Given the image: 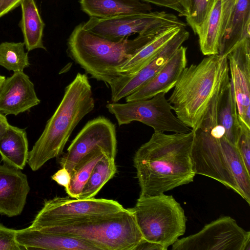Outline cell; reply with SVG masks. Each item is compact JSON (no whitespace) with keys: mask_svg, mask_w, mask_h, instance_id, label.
<instances>
[{"mask_svg":"<svg viewBox=\"0 0 250 250\" xmlns=\"http://www.w3.org/2000/svg\"><path fill=\"white\" fill-rule=\"evenodd\" d=\"M195 132L167 134L154 132L136 151L133 163L140 187L139 196H152L193 181L191 159Z\"/></svg>","mask_w":250,"mask_h":250,"instance_id":"obj_1","label":"cell"},{"mask_svg":"<svg viewBox=\"0 0 250 250\" xmlns=\"http://www.w3.org/2000/svg\"><path fill=\"white\" fill-rule=\"evenodd\" d=\"M226 56L214 54L185 67L167 100L177 118L192 130L200 128L216 93L229 77Z\"/></svg>","mask_w":250,"mask_h":250,"instance_id":"obj_2","label":"cell"},{"mask_svg":"<svg viewBox=\"0 0 250 250\" xmlns=\"http://www.w3.org/2000/svg\"><path fill=\"white\" fill-rule=\"evenodd\" d=\"M95 106L87 75L78 73L65 88L63 98L29 151L27 164L33 171L60 156L73 130Z\"/></svg>","mask_w":250,"mask_h":250,"instance_id":"obj_3","label":"cell"},{"mask_svg":"<svg viewBox=\"0 0 250 250\" xmlns=\"http://www.w3.org/2000/svg\"><path fill=\"white\" fill-rule=\"evenodd\" d=\"M160 33L114 41L85 30L81 23L68 40L67 51L70 57L86 73L109 85L121 76V66Z\"/></svg>","mask_w":250,"mask_h":250,"instance_id":"obj_4","label":"cell"},{"mask_svg":"<svg viewBox=\"0 0 250 250\" xmlns=\"http://www.w3.org/2000/svg\"><path fill=\"white\" fill-rule=\"evenodd\" d=\"M191 159L195 174L216 180L250 203V173L234 145L198 129L194 131Z\"/></svg>","mask_w":250,"mask_h":250,"instance_id":"obj_5","label":"cell"},{"mask_svg":"<svg viewBox=\"0 0 250 250\" xmlns=\"http://www.w3.org/2000/svg\"><path fill=\"white\" fill-rule=\"evenodd\" d=\"M37 229L82 240L98 250H134L144 238L132 208Z\"/></svg>","mask_w":250,"mask_h":250,"instance_id":"obj_6","label":"cell"},{"mask_svg":"<svg viewBox=\"0 0 250 250\" xmlns=\"http://www.w3.org/2000/svg\"><path fill=\"white\" fill-rule=\"evenodd\" d=\"M144 239L168 248L184 234L187 217L172 196H139L132 208Z\"/></svg>","mask_w":250,"mask_h":250,"instance_id":"obj_7","label":"cell"},{"mask_svg":"<svg viewBox=\"0 0 250 250\" xmlns=\"http://www.w3.org/2000/svg\"><path fill=\"white\" fill-rule=\"evenodd\" d=\"M82 24L85 30L114 41L126 39L136 33L145 35L160 33L174 25L186 27V24L174 14L163 11L107 19L90 17Z\"/></svg>","mask_w":250,"mask_h":250,"instance_id":"obj_8","label":"cell"},{"mask_svg":"<svg viewBox=\"0 0 250 250\" xmlns=\"http://www.w3.org/2000/svg\"><path fill=\"white\" fill-rule=\"evenodd\" d=\"M165 95L162 92L149 99L124 104L109 103L106 106L119 125L138 121L153 128L154 132H190L192 129L173 114L172 107Z\"/></svg>","mask_w":250,"mask_h":250,"instance_id":"obj_9","label":"cell"},{"mask_svg":"<svg viewBox=\"0 0 250 250\" xmlns=\"http://www.w3.org/2000/svg\"><path fill=\"white\" fill-rule=\"evenodd\" d=\"M172 250H250V232L227 216L206 225L198 232L178 239Z\"/></svg>","mask_w":250,"mask_h":250,"instance_id":"obj_10","label":"cell"},{"mask_svg":"<svg viewBox=\"0 0 250 250\" xmlns=\"http://www.w3.org/2000/svg\"><path fill=\"white\" fill-rule=\"evenodd\" d=\"M118 202L94 197L81 199L55 197L45 200L30 227L41 229L60 225L91 215L108 213L124 209Z\"/></svg>","mask_w":250,"mask_h":250,"instance_id":"obj_11","label":"cell"},{"mask_svg":"<svg viewBox=\"0 0 250 250\" xmlns=\"http://www.w3.org/2000/svg\"><path fill=\"white\" fill-rule=\"evenodd\" d=\"M117 145L115 125L108 119L99 116L85 125L59 163L62 167L66 169L71 174L78 163L96 148H102L107 156L115 159Z\"/></svg>","mask_w":250,"mask_h":250,"instance_id":"obj_12","label":"cell"},{"mask_svg":"<svg viewBox=\"0 0 250 250\" xmlns=\"http://www.w3.org/2000/svg\"><path fill=\"white\" fill-rule=\"evenodd\" d=\"M186 27L175 35L142 68L132 75H121L109 84L111 99L116 103L138 90L150 81L189 37Z\"/></svg>","mask_w":250,"mask_h":250,"instance_id":"obj_13","label":"cell"},{"mask_svg":"<svg viewBox=\"0 0 250 250\" xmlns=\"http://www.w3.org/2000/svg\"><path fill=\"white\" fill-rule=\"evenodd\" d=\"M250 39L237 43L227 58L230 71L239 120L250 128Z\"/></svg>","mask_w":250,"mask_h":250,"instance_id":"obj_14","label":"cell"},{"mask_svg":"<svg viewBox=\"0 0 250 250\" xmlns=\"http://www.w3.org/2000/svg\"><path fill=\"white\" fill-rule=\"evenodd\" d=\"M40 103L33 83L23 71L5 79L0 89V112L17 116Z\"/></svg>","mask_w":250,"mask_h":250,"instance_id":"obj_15","label":"cell"},{"mask_svg":"<svg viewBox=\"0 0 250 250\" xmlns=\"http://www.w3.org/2000/svg\"><path fill=\"white\" fill-rule=\"evenodd\" d=\"M30 191L27 176L21 169L0 164V213L9 217L21 214Z\"/></svg>","mask_w":250,"mask_h":250,"instance_id":"obj_16","label":"cell"},{"mask_svg":"<svg viewBox=\"0 0 250 250\" xmlns=\"http://www.w3.org/2000/svg\"><path fill=\"white\" fill-rule=\"evenodd\" d=\"M186 47L181 45L159 71L144 85L125 97L126 102L147 100L173 88L187 63Z\"/></svg>","mask_w":250,"mask_h":250,"instance_id":"obj_17","label":"cell"},{"mask_svg":"<svg viewBox=\"0 0 250 250\" xmlns=\"http://www.w3.org/2000/svg\"><path fill=\"white\" fill-rule=\"evenodd\" d=\"M16 239L22 250H98L78 238L30 227L16 230Z\"/></svg>","mask_w":250,"mask_h":250,"instance_id":"obj_18","label":"cell"},{"mask_svg":"<svg viewBox=\"0 0 250 250\" xmlns=\"http://www.w3.org/2000/svg\"><path fill=\"white\" fill-rule=\"evenodd\" d=\"M82 10L90 16L107 19L150 12L149 3L139 0H80Z\"/></svg>","mask_w":250,"mask_h":250,"instance_id":"obj_19","label":"cell"},{"mask_svg":"<svg viewBox=\"0 0 250 250\" xmlns=\"http://www.w3.org/2000/svg\"><path fill=\"white\" fill-rule=\"evenodd\" d=\"M217 121L218 125L225 129V137L236 146L240 123L233 86L229 77L226 79L219 92Z\"/></svg>","mask_w":250,"mask_h":250,"instance_id":"obj_20","label":"cell"},{"mask_svg":"<svg viewBox=\"0 0 250 250\" xmlns=\"http://www.w3.org/2000/svg\"><path fill=\"white\" fill-rule=\"evenodd\" d=\"M250 0H238L220 42L219 54L227 57L239 42L250 38Z\"/></svg>","mask_w":250,"mask_h":250,"instance_id":"obj_21","label":"cell"},{"mask_svg":"<svg viewBox=\"0 0 250 250\" xmlns=\"http://www.w3.org/2000/svg\"><path fill=\"white\" fill-rule=\"evenodd\" d=\"M222 23V0H212L209 9L195 34L204 55L218 54Z\"/></svg>","mask_w":250,"mask_h":250,"instance_id":"obj_22","label":"cell"},{"mask_svg":"<svg viewBox=\"0 0 250 250\" xmlns=\"http://www.w3.org/2000/svg\"><path fill=\"white\" fill-rule=\"evenodd\" d=\"M28 142L25 129L10 125L0 140V155L4 164L21 170L27 161Z\"/></svg>","mask_w":250,"mask_h":250,"instance_id":"obj_23","label":"cell"},{"mask_svg":"<svg viewBox=\"0 0 250 250\" xmlns=\"http://www.w3.org/2000/svg\"><path fill=\"white\" fill-rule=\"evenodd\" d=\"M182 27L172 26L157 35L121 66L119 69L121 75H132L137 72L179 32Z\"/></svg>","mask_w":250,"mask_h":250,"instance_id":"obj_24","label":"cell"},{"mask_svg":"<svg viewBox=\"0 0 250 250\" xmlns=\"http://www.w3.org/2000/svg\"><path fill=\"white\" fill-rule=\"evenodd\" d=\"M20 5L21 19L19 25L23 34L26 49L28 51L37 48L46 50L42 41L45 24L35 0H22Z\"/></svg>","mask_w":250,"mask_h":250,"instance_id":"obj_25","label":"cell"},{"mask_svg":"<svg viewBox=\"0 0 250 250\" xmlns=\"http://www.w3.org/2000/svg\"><path fill=\"white\" fill-rule=\"evenodd\" d=\"M105 154L102 148H98L89 152L78 163L71 173L69 186L65 189L69 197H79L94 167Z\"/></svg>","mask_w":250,"mask_h":250,"instance_id":"obj_26","label":"cell"},{"mask_svg":"<svg viewBox=\"0 0 250 250\" xmlns=\"http://www.w3.org/2000/svg\"><path fill=\"white\" fill-rule=\"evenodd\" d=\"M116 172L115 159L105 154L94 167L88 181L77 199H86L94 197Z\"/></svg>","mask_w":250,"mask_h":250,"instance_id":"obj_27","label":"cell"},{"mask_svg":"<svg viewBox=\"0 0 250 250\" xmlns=\"http://www.w3.org/2000/svg\"><path fill=\"white\" fill-rule=\"evenodd\" d=\"M24 46L23 42L0 43V65L14 72L23 71L30 65Z\"/></svg>","mask_w":250,"mask_h":250,"instance_id":"obj_28","label":"cell"},{"mask_svg":"<svg viewBox=\"0 0 250 250\" xmlns=\"http://www.w3.org/2000/svg\"><path fill=\"white\" fill-rule=\"evenodd\" d=\"M212 0H190L188 15L185 17L187 24L195 34L207 14Z\"/></svg>","mask_w":250,"mask_h":250,"instance_id":"obj_29","label":"cell"},{"mask_svg":"<svg viewBox=\"0 0 250 250\" xmlns=\"http://www.w3.org/2000/svg\"><path fill=\"white\" fill-rule=\"evenodd\" d=\"M239 132L236 144L248 171L250 173V128L239 121Z\"/></svg>","mask_w":250,"mask_h":250,"instance_id":"obj_30","label":"cell"},{"mask_svg":"<svg viewBox=\"0 0 250 250\" xmlns=\"http://www.w3.org/2000/svg\"><path fill=\"white\" fill-rule=\"evenodd\" d=\"M16 230L0 224V250H21L16 239Z\"/></svg>","mask_w":250,"mask_h":250,"instance_id":"obj_31","label":"cell"},{"mask_svg":"<svg viewBox=\"0 0 250 250\" xmlns=\"http://www.w3.org/2000/svg\"><path fill=\"white\" fill-rule=\"evenodd\" d=\"M222 23L221 41L229 24L231 16L235 9L236 0H222Z\"/></svg>","mask_w":250,"mask_h":250,"instance_id":"obj_32","label":"cell"},{"mask_svg":"<svg viewBox=\"0 0 250 250\" xmlns=\"http://www.w3.org/2000/svg\"><path fill=\"white\" fill-rule=\"evenodd\" d=\"M147 3H152L157 6L172 9L178 13L180 16L185 17V13L176 0H139Z\"/></svg>","mask_w":250,"mask_h":250,"instance_id":"obj_33","label":"cell"},{"mask_svg":"<svg viewBox=\"0 0 250 250\" xmlns=\"http://www.w3.org/2000/svg\"><path fill=\"white\" fill-rule=\"evenodd\" d=\"M51 179L65 189L69 186L71 174L66 169L62 167L51 176Z\"/></svg>","mask_w":250,"mask_h":250,"instance_id":"obj_34","label":"cell"},{"mask_svg":"<svg viewBox=\"0 0 250 250\" xmlns=\"http://www.w3.org/2000/svg\"><path fill=\"white\" fill-rule=\"evenodd\" d=\"M22 0H0V17L20 5Z\"/></svg>","mask_w":250,"mask_h":250,"instance_id":"obj_35","label":"cell"},{"mask_svg":"<svg viewBox=\"0 0 250 250\" xmlns=\"http://www.w3.org/2000/svg\"><path fill=\"white\" fill-rule=\"evenodd\" d=\"M163 245L143 239L135 247L134 250H167Z\"/></svg>","mask_w":250,"mask_h":250,"instance_id":"obj_36","label":"cell"},{"mask_svg":"<svg viewBox=\"0 0 250 250\" xmlns=\"http://www.w3.org/2000/svg\"><path fill=\"white\" fill-rule=\"evenodd\" d=\"M9 125L6 115L0 112V140L6 132Z\"/></svg>","mask_w":250,"mask_h":250,"instance_id":"obj_37","label":"cell"},{"mask_svg":"<svg viewBox=\"0 0 250 250\" xmlns=\"http://www.w3.org/2000/svg\"><path fill=\"white\" fill-rule=\"evenodd\" d=\"M184 10L186 17L189 12L190 0H176Z\"/></svg>","mask_w":250,"mask_h":250,"instance_id":"obj_38","label":"cell"},{"mask_svg":"<svg viewBox=\"0 0 250 250\" xmlns=\"http://www.w3.org/2000/svg\"><path fill=\"white\" fill-rule=\"evenodd\" d=\"M5 77L0 75V89L5 80Z\"/></svg>","mask_w":250,"mask_h":250,"instance_id":"obj_39","label":"cell"},{"mask_svg":"<svg viewBox=\"0 0 250 250\" xmlns=\"http://www.w3.org/2000/svg\"><path fill=\"white\" fill-rule=\"evenodd\" d=\"M237 0H236V2H237Z\"/></svg>","mask_w":250,"mask_h":250,"instance_id":"obj_40","label":"cell"}]
</instances>
